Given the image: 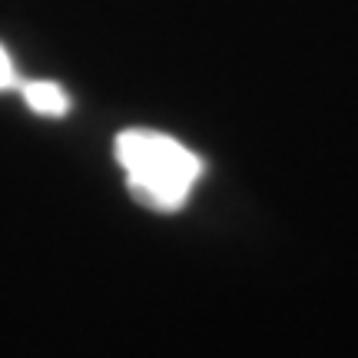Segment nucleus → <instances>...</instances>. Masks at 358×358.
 Masks as SVG:
<instances>
[{
	"mask_svg": "<svg viewBox=\"0 0 358 358\" xmlns=\"http://www.w3.org/2000/svg\"><path fill=\"white\" fill-rule=\"evenodd\" d=\"M20 96L24 103L40 116H64L70 110V96L64 93V87H57L50 80H30L20 83Z\"/></svg>",
	"mask_w": 358,
	"mask_h": 358,
	"instance_id": "f03ea898",
	"label": "nucleus"
},
{
	"mask_svg": "<svg viewBox=\"0 0 358 358\" xmlns=\"http://www.w3.org/2000/svg\"><path fill=\"white\" fill-rule=\"evenodd\" d=\"M13 83H17V70H13L10 53L3 50V43H0V90H10Z\"/></svg>",
	"mask_w": 358,
	"mask_h": 358,
	"instance_id": "7ed1b4c3",
	"label": "nucleus"
},
{
	"mask_svg": "<svg viewBox=\"0 0 358 358\" xmlns=\"http://www.w3.org/2000/svg\"><path fill=\"white\" fill-rule=\"evenodd\" d=\"M113 150L127 173L129 196L156 213L182 209L196 179L203 176V159L159 129H123Z\"/></svg>",
	"mask_w": 358,
	"mask_h": 358,
	"instance_id": "f257e3e1",
	"label": "nucleus"
}]
</instances>
